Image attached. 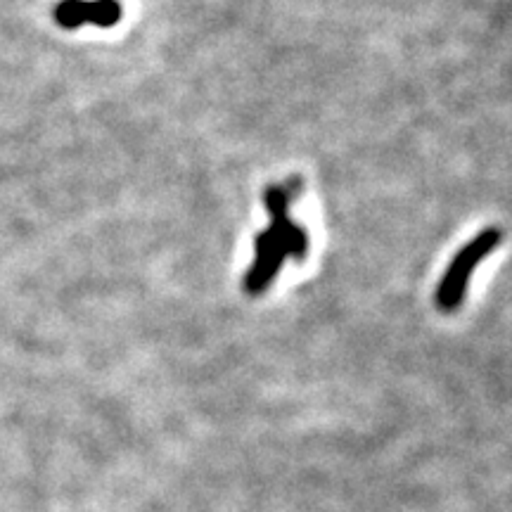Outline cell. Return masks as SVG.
<instances>
[{"label": "cell", "instance_id": "cell-1", "mask_svg": "<svg viewBox=\"0 0 512 512\" xmlns=\"http://www.w3.org/2000/svg\"><path fill=\"white\" fill-rule=\"evenodd\" d=\"M501 238H503L501 230L486 228L484 233H479L475 240H470L463 249H460L456 259H453L451 266H448L444 280H441L437 297H434L441 311H456L458 306L463 304L470 273L475 271L479 261H482L491 249L498 247Z\"/></svg>", "mask_w": 512, "mask_h": 512}, {"label": "cell", "instance_id": "cell-2", "mask_svg": "<svg viewBox=\"0 0 512 512\" xmlns=\"http://www.w3.org/2000/svg\"><path fill=\"white\" fill-rule=\"evenodd\" d=\"M53 15L55 22L64 29H76L83 24L114 27L121 19V5L117 0H64Z\"/></svg>", "mask_w": 512, "mask_h": 512}, {"label": "cell", "instance_id": "cell-3", "mask_svg": "<svg viewBox=\"0 0 512 512\" xmlns=\"http://www.w3.org/2000/svg\"><path fill=\"white\" fill-rule=\"evenodd\" d=\"M254 249H256V259L252 271L245 275V287L247 294H261L271 285V280L275 278V273L280 271L283 261L287 259L285 249L280 247L278 238L273 235V230H261L254 240Z\"/></svg>", "mask_w": 512, "mask_h": 512}]
</instances>
